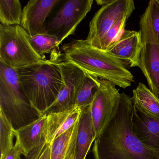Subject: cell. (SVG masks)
<instances>
[{
  "label": "cell",
  "instance_id": "obj_1",
  "mask_svg": "<svg viewBox=\"0 0 159 159\" xmlns=\"http://www.w3.org/2000/svg\"><path fill=\"white\" fill-rule=\"evenodd\" d=\"M133 98L120 93L117 114L95 140L94 159H159V151L145 146L133 132Z\"/></svg>",
  "mask_w": 159,
  "mask_h": 159
},
{
  "label": "cell",
  "instance_id": "obj_2",
  "mask_svg": "<svg viewBox=\"0 0 159 159\" xmlns=\"http://www.w3.org/2000/svg\"><path fill=\"white\" fill-rule=\"evenodd\" d=\"M63 59L82 70L86 74L107 80L125 89L134 82L132 73L123 62L106 51L93 47L85 40L77 39L62 47Z\"/></svg>",
  "mask_w": 159,
  "mask_h": 159
},
{
  "label": "cell",
  "instance_id": "obj_3",
  "mask_svg": "<svg viewBox=\"0 0 159 159\" xmlns=\"http://www.w3.org/2000/svg\"><path fill=\"white\" fill-rule=\"evenodd\" d=\"M59 55L55 53L50 59L15 69L25 95L42 115L56 100L63 85Z\"/></svg>",
  "mask_w": 159,
  "mask_h": 159
},
{
  "label": "cell",
  "instance_id": "obj_4",
  "mask_svg": "<svg viewBox=\"0 0 159 159\" xmlns=\"http://www.w3.org/2000/svg\"><path fill=\"white\" fill-rule=\"evenodd\" d=\"M0 110L16 130L43 116L30 104L18 80L16 70L0 62Z\"/></svg>",
  "mask_w": 159,
  "mask_h": 159
},
{
  "label": "cell",
  "instance_id": "obj_5",
  "mask_svg": "<svg viewBox=\"0 0 159 159\" xmlns=\"http://www.w3.org/2000/svg\"><path fill=\"white\" fill-rule=\"evenodd\" d=\"M30 38L21 25L0 24V62L15 69L45 59L33 49Z\"/></svg>",
  "mask_w": 159,
  "mask_h": 159
},
{
  "label": "cell",
  "instance_id": "obj_6",
  "mask_svg": "<svg viewBox=\"0 0 159 159\" xmlns=\"http://www.w3.org/2000/svg\"><path fill=\"white\" fill-rule=\"evenodd\" d=\"M142 47L138 66L146 78L149 89L159 98V41L155 35L148 6L140 18Z\"/></svg>",
  "mask_w": 159,
  "mask_h": 159
},
{
  "label": "cell",
  "instance_id": "obj_7",
  "mask_svg": "<svg viewBox=\"0 0 159 159\" xmlns=\"http://www.w3.org/2000/svg\"><path fill=\"white\" fill-rule=\"evenodd\" d=\"M93 3V0L64 2L56 14L46 23L45 33L55 36L61 44L64 40L74 34L77 27L91 11Z\"/></svg>",
  "mask_w": 159,
  "mask_h": 159
},
{
  "label": "cell",
  "instance_id": "obj_8",
  "mask_svg": "<svg viewBox=\"0 0 159 159\" xmlns=\"http://www.w3.org/2000/svg\"><path fill=\"white\" fill-rule=\"evenodd\" d=\"M116 85L107 80H100V86L90 105L91 116L97 138L117 114L120 93Z\"/></svg>",
  "mask_w": 159,
  "mask_h": 159
},
{
  "label": "cell",
  "instance_id": "obj_9",
  "mask_svg": "<svg viewBox=\"0 0 159 159\" xmlns=\"http://www.w3.org/2000/svg\"><path fill=\"white\" fill-rule=\"evenodd\" d=\"M135 9L133 0H113L96 13L89 25L87 43L96 47L110 29L119 19L130 16Z\"/></svg>",
  "mask_w": 159,
  "mask_h": 159
},
{
  "label": "cell",
  "instance_id": "obj_10",
  "mask_svg": "<svg viewBox=\"0 0 159 159\" xmlns=\"http://www.w3.org/2000/svg\"><path fill=\"white\" fill-rule=\"evenodd\" d=\"M59 65L63 85L56 100L43 113V115L66 111L75 107L78 92L86 76L82 70L70 62L60 60Z\"/></svg>",
  "mask_w": 159,
  "mask_h": 159
},
{
  "label": "cell",
  "instance_id": "obj_11",
  "mask_svg": "<svg viewBox=\"0 0 159 159\" xmlns=\"http://www.w3.org/2000/svg\"><path fill=\"white\" fill-rule=\"evenodd\" d=\"M59 0H30L23 10L20 25L30 36L45 33L46 19Z\"/></svg>",
  "mask_w": 159,
  "mask_h": 159
},
{
  "label": "cell",
  "instance_id": "obj_12",
  "mask_svg": "<svg viewBox=\"0 0 159 159\" xmlns=\"http://www.w3.org/2000/svg\"><path fill=\"white\" fill-rule=\"evenodd\" d=\"M141 47L140 31L124 30L106 52L123 62L125 65L134 67L138 66Z\"/></svg>",
  "mask_w": 159,
  "mask_h": 159
},
{
  "label": "cell",
  "instance_id": "obj_13",
  "mask_svg": "<svg viewBox=\"0 0 159 159\" xmlns=\"http://www.w3.org/2000/svg\"><path fill=\"white\" fill-rule=\"evenodd\" d=\"M47 116L43 115L28 125L15 131L16 141L26 157L36 148L46 143Z\"/></svg>",
  "mask_w": 159,
  "mask_h": 159
},
{
  "label": "cell",
  "instance_id": "obj_14",
  "mask_svg": "<svg viewBox=\"0 0 159 159\" xmlns=\"http://www.w3.org/2000/svg\"><path fill=\"white\" fill-rule=\"evenodd\" d=\"M83 110L80 107H75L69 110L50 113L46 115V143H52L55 139L71 128L79 120Z\"/></svg>",
  "mask_w": 159,
  "mask_h": 159
},
{
  "label": "cell",
  "instance_id": "obj_15",
  "mask_svg": "<svg viewBox=\"0 0 159 159\" xmlns=\"http://www.w3.org/2000/svg\"><path fill=\"white\" fill-rule=\"evenodd\" d=\"M133 130L145 146L159 151V121L141 114L134 107Z\"/></svg>",
  "mask_w": 159,
  "mask_h": 159
},
{
  "label": "cell",
  "instance_id": "obj_16",
  "mask_svg": "<svg viewBox=\"0 0 159 159\" xmlns=\"http://www.w3.org/2000/svg\"><path fill=\"white\" fill-rule=\"evenodd\" d=\"M90 106L84 110L79 120L75 159H85L91 145L96 139Z\"/></svg>",
  "mask_w": 159,
  "mask_h": 159
},
{
  "label": "cell",
  "instance_id": "obj_17",
  "mask_svg": "<svg viewBox=\"0 0 159 159\" xmlns=\"http://www.w3.org/2000/svg\"><path fill=\"white\" fill-rule=\"evenodd\" d=\"M133 106L145 116L159 121V98L142 83L133 91Z\"/></svg>",
  "mask_w": 159,
  "mask_h": 159
},
{
  "label": "cell",
  "instance_id": "obj_18",
  "mask_svg": "<svg viewBox=\"0 0 159 159\" xmlns=\"http://www.w3.org/2000/svg\"><path fill=\"white\" fill-rule=\"evenodd\" d=\"M79 122L51 143V159H75Z\"/></svg>",
  "mask_w": 159,
  "mask_h": 159
},
{
  "label": "cell",
  "instance_id": "obj_19",
  "mask_svg": "<svg viewBox=\"0 0 159 159\" xmlns=\"http://www.w3.org/2000/svg\"><path fill=\"white\" fill-rule=\"evenodd\" d=\"M23 10L19 0H0V23L4 26L20 25Z\"/></svg>",
  "mask_w": 159,
  "mask_h": 159
},
{
  "label": "cell",
  "instance_id": "obj_20",
  "mask_svg": "<svg viewBox=\"0 0 159 159\" xmlns=\"http://www.w3.org/2000/svg\"><path fill=\"white\" fill-rule=\"evenodd\" d=\"M100 80L86 74L77 94L76 107L84 110L92 104L95 95L100 86Z\"/></svg>",
  "mask_w": 159,
  "mask_h": 159
},
{
  "label": "cell",
  "instance_id": "obj_21",
  "mask_svg": "<svg viewBox=\"0 0 159 159\" xmlns=\"http://www.w3.org/2000/svg\"><path fill=\"white\" fill-rule=\"evenodd\" d=\"M30 39L33 49L39 55L43 57L46 54L57 52L61 44L55 36L46 33L30 36Z\"/></svg>",
  "mask_w": 159,
  "mask_h": 159
},
{
  "label": "cell",
  "instance_id": "obj_22",
  "mask_svg": "<svg viewBox=\"0 0 159 159\" xmlns=\"http://www.w3.org/2000/svg\"><path fill=\"white\" fill-rule=\"evenodd\" d=\"M15 129L3 112L0 110V148L1 159L13 148Z\"/></svg>",
  "mask_w": 159,
  "mask_h": 159
},
{
  "label": "cell",
  "instance_id": "obj_23",
  "mask_svg": "<svg viewBox=\"0 0 159 159\" xmlns=\"http://www.w3.org/2000/svg\"><path fill=\"white\" fill-rule=\"evenodd\" d=\"M130 16H124L118 20L110 29L105 36L100 40L95 48L106 51L110 44L119 37L124 30L127 19Z\"/></svg>",
  "mask_w": 159,
  "mask_h": 159
},
{
  "label": "cell",
  "instance_id": "obj_24",
  "mask_svg": "<svg viewBox=\"0 0 159 159\" xmlns=\"http://www.w3.org/2000/svg\"><path fill=\"white\" fill-rule=\"evenodd\" d=\"M148 6L150 11L152 28L159 41V3L157 0H151L149 2Z\"/></svg>",
  "mask_w": 159,
  "mask_h": 159
},
{
  "label": "cell",
  "instance_id": "obj_25",
  "mask_svg": "<svg viewBox=\"0 0 159 159\" xmlns=\"http://www.w3.org/2000/svg\"><path fill=\"white\" fill-rule=\"evenodd\" d=\"M51 144L45 143L36 148L26 157V159H51Z\"/></svg>",
  "mask_w": 159,
  "mask_h": 159
},
{
  "label": "cell",
  "instance_id": "obj_26",
  "mask_svg": "<svg viewBox=\"0 0 159 159\" xmlns=\"http://www.w3.org/2000/svg\"><path fill=\"white\" fill-rule=\"evenodd\" d=\"M22 154H23V151L18 142L16 141L13 148L5 154L2 159H21Z\"/></svg>",
  "mask_w": 159,
  "mask_h": 159
},
{
  "label": "cell",
  "instance_id": "obj_27",
  "mask_svg": "<svg viewBox=\"0 0 159 159\" xmlns=\"http://www.w3.org/2000/svg\"><path fill=\"white\" fill-rule=\"evenodd\" d=\"M112 1L113 0H96V2L98 5L103 6L111 3Z\"/></svg>",
  "mask_w": 159,
  "mask_h": 159
},
{
  "label": "cell",
  "instance_id": "obj_28",
  "mask_svg": "<svg viewBox=\"0 0 159 159\" xmlns=\"http://www.w3.org/2000/svg\"><path fill=\"white\" fill-rule=\"evenodd\" d=\"M157 1H158V2L159 3V0H157Z\"/></svg>",
  "mask_w": 159,
  "mask_h": 159
}]
</instances>
